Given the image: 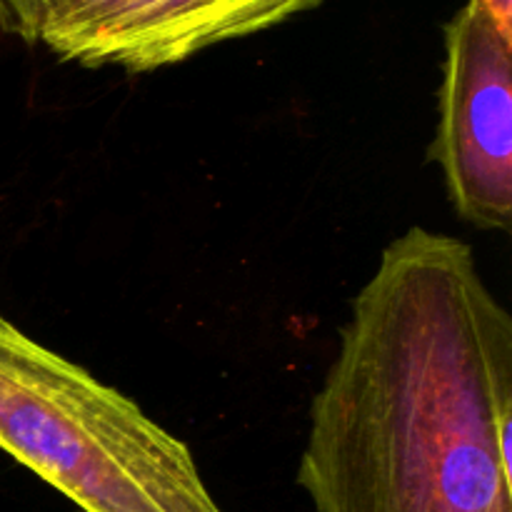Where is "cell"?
<instances>
[{"label":"cell","instance_id":"6da1fadb","mask_svg":"<svg viewBox=\"0 0 512 512\" xmlns=\"http://www.w3.org/2000/svg\"><path fill=\"white\" fill-rule=\"evenodd\" d=\"M512 318L473 248L420 225L355 295L310 405L315 512H512Z\"/></svg>","mask_w":512,"mask_h":512},{"label":"cell","instance_id":"7a4b0ae2","mask_svg":"<svg viewBox=\"0 0 512 512\" xmlns=\"http://www.w3.org/2000/svg\"><path fill=\"white\" fill-rule=\"evenodd\" d=\"M0 448L83 512H223L183 440L3 313Z\"/></svg>","mask_w":512,"mask_h":512},{"label":"cell","instance_id":"3957f363","mask_svg":"<svg viewBox=\"0 0 512 512\" xmlns=\"http://www.w3.org/2000/svg\"><path fill=\"white\" fill-rule=\"evenodd\" d=\"M463 220L512 225V40L475 0L445 28L440 120L430 148Z\"/></svg>","mask_w":512,"mask_h":512},{"label":"cell","instance_id":"277c9868","mask_svg":"<svg viewBox=\"0 0 512 512\" xmlns=\"http://www.w3.org/2000/svg\"><path fill=\"white\" fill-rule=\"evenodd\" d=\"M318 3L320 0H225L220 43L273 28Z\"/></svg>","mask_w":512,"mask_h":512},{"label":"cell","instance_id":"5b68a950","mask_svg":"<svg viewBox=\"0 0 512 512\" xmlns=\"http://www.w3.org/2000/svg\"><path fill=\"white\" fill-rule=\"evenodd\" d=\"M475 3L490 15L495 28L512 40V0H475Z\"/></svg>","mask_w":512,"mask_h":512}]
</instances>
